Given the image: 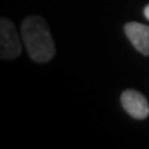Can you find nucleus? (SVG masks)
Returning <instances> with one entry per match:
<instances>
[{
    "instance_id": "f257e3e1",
    "label": "nucleus",
    "mask_w": 149,
    "mask_h": 149,
    "mask_svg": "<svg viewBox=\"0 0 149 149\" xmlns=\"http://www.w3.org/2000/svg\"><path fill=\"white\" fill-rule=\"evenodd\" d=\"M22 42L29 57L39 64L48 62L55 55V44L47 22L39 15L25 18L21 25Z\"/></svg>"
},
{
    "instance_id": "f03ea898",
    "label": "nucleus",
    "mask_w": 149,
    "mask_h": 149,
    "mask_svg": "<svg viewBox=\"0 0 149 149\" xmlns=\"http://www.w3.org/2000/svg\"><path fill=\"white\" fill-rule=\"evenodd\" d=\"M22 43L13 22L3 17L0 19V58L4 61L15 59L21 55Z\"/></svg>"
},
{
    "instance_id": "7ed1b4c3",
    "label": "nucleus",
    "mask_w": 149,
    "mask_h": 149,
    "mask_svg": "<svg viewBox=\"0 0 149 149\" xmlns=\"http://www.w3.org/2000/svg\"><path fill=\"white\" fill-rule=\"evenodd\" d=\"M120 102L124 111L134 119L144 120L149 116V102L139 91L133 88L124 90L120 95Z\"/></svg>"
},
{
    "instance_id": "20e7f679",
    "label": "nucleus",
    "mask_w": 149,
    "mask_h": 149,
    "mask_svg": "<svg viewBox=\"0 0 149 149\" xmlns=\"http://www.w3.org/2000/svg\"><path fill=\"white\" fill-rule=\"evenodd\" d=\"M124 33L135 50H138L142 55H149V25L127 22L124 25Z\"/></svg>"
},
{
    "instance_id": "39448f33",
    "label": "nucleus",
    "mask_w": 149,
    "mask_h": 149,
    "mask_svg": "<svg viewBox=\"0 0 149 149\" xmlns=\"http://www.w3.org/2000/svg\"><path fill=\"white\" fill-rule=\"evenodd\" d=\"M144 14H145V18L149 21V4L145 7V10H144Z\"/></svg>"
}]
</instances>
